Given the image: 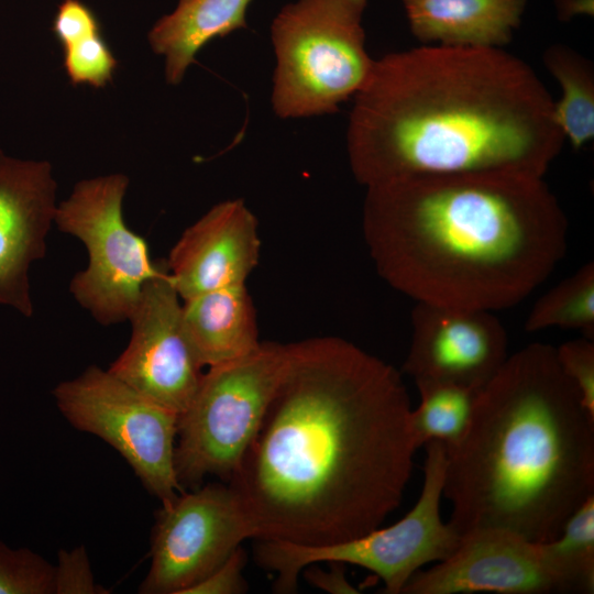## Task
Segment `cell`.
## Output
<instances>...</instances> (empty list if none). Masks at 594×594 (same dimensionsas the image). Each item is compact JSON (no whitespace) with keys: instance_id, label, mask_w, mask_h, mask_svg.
<instances>
[{"instance_id":"obj_7","label":"cell","mask_w":594,"mask_h":594,"mask_svg":"<svg viewBox=\"0 0 594 594\" xmlns=\"http://www.w3.org/2000/svg\"><path fill=\"white\" fill-rule=\"evenodd\" d=\"M424 483L415 506L400 520L361 537L323 547H306L284 541L258 540L255 554L260 565L276 574L274 588L294 593L306 566L338 562L362 566L384 583V593L402 594L409 579L425 564L448 559L462 536L440 515L447 465L446 444H425Z\"/></svg>"},{"instance_id":"obj_12","label":"cell","mask_w":594,"mask_h":594,"mask_svg":"<svg viewBox=\"0 0 594 594\" xmlns=\"http://www.w3.org/2000/svg\"><path fill=\"white\" fill-rule=\"evenodd\" d=\"M565 594L542 543L504 529L462 535L457 550L426 571H417L402 594Z\"/></svg>"},{"instance_id":"obj_3","label":"cell","mask_w":594,"mask_h":594,"mask_svg":"<svg viewBox=\"0 0 594 594\" xmlns=\"http://www.w3.org/2000/svg\"><path fill=\"white\" fill-rule=\"evenodd\" d=\"M362 226L394 289L492 312L528 297L566 251L568 221L543 177L420 175L370 186Z\"/></svg>"},{"instance_id":"obj_20","label":"cell","mask_w":594,"mask_h":594,"mask_svg":"<svg viewBox=\"0 0 594 594\" xmlns=\"http://www.w3.org/2000/svg\"><path fill=\"white\" fill-rule=\"evenodd\" d=\"M416 385L420 403L411 410V427L418 448L433 440L455 446L469 428L482 387L446 381Z\"/></svg>"},{"instance_id":"obj_11","label":"cell","mask_w":594,"mask_h":594,"mask_svg":"<svg viewBox=\"0 0 594 594\" xmlns=\"http://www.w3.org/2000/svg\"><path fill=\"white\" fill-rule=\"evenodd\" d=\"M167 264L143 287L132 311L131 338L108 371L154 403L180 415L202 376L183 323V302Z\"/></svg>"},{"instance_id":"obj_19","label":"cell","mask_w":594,"mask_h":594,"mask_svg":"<svg viewBox=\"0 0 594 594\" xmlns=\"http://www.w3.org/2000/svg\"><path fill=\"white\" fill-rule=\"evenodd\" d=\"M543 63L557 79L561 96L554 117L565 140L579 150L594 138V69L590 59L565 45H552Z\"/></svg>"},{"instance_id":"obj_17","label":"cell","mask_w":594,"mask_h":594,"mask_svg":"<svg viewBox=\"0 0 594 594\" xmlns=\"http://www.w3.org/2000/svg\"><path fill=\"white\" fill-rule=\"evenodd\" d=\"M183 323L202 367L244 356L262 342L255 308L245 284L213 289L184 300Z\"/></svg>"},{"instance_id":"obj_25","label":"cell","mask_w":594,"mask_h":594,"mask_svg":"<svg viewBox=\"0 0 594 594\" xmlns=\"http://www.w3.org/2000/svg\"><path fill=\"white\" fill-rule=\"evenodd\" d=\"M559 365L579 391L583 405L594 418V340L582 337L556 349Z\"/></svg>"},{"instance_id":"obj_14","label":"cell","mask_w":594,"mask_h":594,"mask_svg":"<svg viewBox=\"0 0 594 594\" xmlns=\"http://www.w3.org/2000/svg\"><path fill=\"white\" fill-rule=\"evenodd\" d=\"M57 183L46 161L20 160L0 150V305L34 312L30 271L46 254Z\"/></svg>"},{"instance_id":"obj_6","label":"cell","mask_w":594,"mask_h":594,"mask_svg":"<svg viewBox=\"0 0 594 594\" xmlns=\"http://www.w3.org/2000/svg\"><path fill=\"white\" fill-rule=\"evenodd\" d=\"M288 352V343L261 342L202 373L178 418L175 468L183 488H196L209 475L232 479L283 377Z\"/></svg>"},{"instance_id":"obj_26","label":"cell","mask_w":594,"mask_h":594,"mask_svg":"<svg viewBox=\"0 0 594 594\" xmlns=\"http://www.w3.org/2000/svg\"><path fill=\"white\" fill-rule=\"evenodd\" d=\"M109 591L94 576L87 550L79 546L58 552L54 565V594H103Z\"/></svg>"},{"instance_id":"obj_13","label":"cell","mask_w":594,"mask_h":594,"mask_svg":"<svg viewBox=\"0 0 594 594\" xmlns=\"http://www.w3.org/2000/svg\"><path fill=\"white\" fill-rule=\"evenodd\" d=\"M411 328L403 371L415 383L483 387L508 358L506 331L492 311L416 302Z\"/></svg>"},{"instance_id":"obj_10","label":"cell","mask_w":594,"mask_h":594,"mask_svg":"<svg viewBox=\"0 0 594 594\" xmlns=\"http://www.w3.org/2000/svg\"><path fill=\"white\" fill-rule=\"evenodd\" d=\"M151 565L142 594H185L254 539L244 506L230 484L198 486L155 514Z\"/></svg>"},{"instance_id":"obj_16","label":"cell","mask_w":594,"mask_h":594,"mask_svg":"<svg viewBox=\"0 0 594 594\" xmlns=\"http://www.w3.org/2000/svg\"><path fill=\"white\" fill-rule=\"evenodd\" d=\"M411 33L425 44L497 47L512 41L527 0H403Z\"/></svg>"},{"instance_id":"obj_27","label":"cell","mask_w":594,"mask_h":594,"mask_svg":"<svg viewBox=\"0 0 594 594\" xmlns=\"http://www.w3.org/2000/svg\"><path fill=\"white\" fill-rule=\"evenodd\" d=\"M53 32L63 47L101 33L94 11L80 0H63L53 21Z\"/></svg>"},{"instance_id":"obj_21","label":"cell","mask_w":594,"mask_h":594,"mask_svg":"<svg viewBox=\"0 0 594 594\" xmlns=\"http://www.w3.org/2000/svg\"><path fill=\"white\" fill-rule=\"evenodd\" d=\"M572 329L594 340V264L587 262L573 275L542 295L531 308L525 329Z\"/></svg>"},{"instance_id":"obj_4","label":"cell","mask_w":594,"mask_h":594,"mask_svg":"<svg viewBox=\"0 0 594 594\" xmlns=\"http://www.w3.org/2000/svg\"><path fill=\"white\" fill-rule=\"evenodd\" d=\"M446 451L443 497L461 536L493 528L546 542L594 495V418L549 344L506 359Z\"/></svg>"},{"instance_id":"obj_8","label":"cell","mask_w":594,"mask_h":594,"mask_svg":"<svg viewBox=\"0 0 594 594\" xmlns=\"http://www.w3.org/2000/svg\"><path fill=\"white\" fill-rule=\"evenodd\" d=\"M128 186L121 173L80 180L54 217V224L87 250L88 265L75 274L69 290L102 326L129 320L144 285L165 264L152 261L146 241L124 222Z\"/></svg>"},{"instance_id":"obj_15","label":"cell","mask_w":594,"mask_h":594,"mask_svg":"<svg viewBox=\"0 0 594 594\" xmlns=\"http://www.w3.org/2000/svg\"><path fill=\"white\" fill-rule=\"evenodd\" d=\"M254 213L242 199L221 201L188 227L170 250L167 270L180 299L243 285L258 263Z\"/></svg>"},{"instance_id":"obj_1","label":"cell","mask_w":594,"mask_h":594,"mask_svg":"<svg viewBox=\"0 0 594 594\" xmlns=\"http://www.w3.org/2000/svg\"><path fill=\"white\" fill-rule=\"evenodd\" d=\"M289 344L283 377L229 481L254 539L323 547L361 537L400 504L418 446L400 373L354 343Z\"/></svg>"},{"instance_id":"obj_30","label":"cell","mask_w":594,"mask_h":594,"mask_svg":"<svg viewBox=\"0 0 594 594\" xmlns=\"http://www.w3.org/2000/svg\"><path fill=\"white\" fill-rule=\"evenodd\" d=\"M557 7L562 19H570L576 14H592L593 0H559Z\"/></svg>"},{"instance_id":"obj_29","label":"cell","mask_w":594,"mask_h":594,"mask_svg":"<svg viewBox=\"0 0 594 594\" xmlns=\"http://www.w3.org/2000/svg\"><path fill=\"white\" fill-rule=\"evenodd\" d=\"M330 564L328 571L310 564L306 566L308 569L304 571V576L315 587L331 594H355L360 592L348 581L343 563L330 562Z\"/></svg>"},{"instance_id":"obj_2","label":"cell","mask_w":594,"mask_h":594,"mask_svg":"<svg viewBox=\"0 0 594 594\" xmlns=\"http://www.w3.org/2000/svg\"><path fill=\"white\" fill-rule=\"evenodd\" d=\"M553 101L532 68L502 48L391 53L354 96L350 167L365 187L420 175L543 177L565 141Z\"/></svg>"},{"instance_id":"obj_18","label":"cell","mask_w":594,"mask_h":594,"mask_svg":"<svg viewBox=\"0 0 594 594\" xmlns=\"http://www.w3.org/2000/svg\"><path fill=\"white\" fill-rule=\"evenodd\" d=\"M253 0H178L175 10L158 19L148 33L152 50L165 57V77L178 85L198 52L217 37L246 29Z\"/></svg>"},{"instance_id":"obj_5","label":"cell","mask_w":594,"mask_h":594,"mask_svg":"<svg viewBox=\"0 0 594 594\" xmlns=\"http://www.w3.org/2000/svg\"><path fill=\"white\" fill-rule=\"evenodd\" d=\"M366 6L367 0H297L280 9L271 25L277 117L337 112L363 87L375 61L365 50Z\"/></svg>"},{"instance_id":"obj_9","label":"cell","mask_w":594,"mask_h":594,"mask_svg":"<svg viewBox=\"0 0 594 594\" xmlns=\"http://www.w3.org/2000/svg\"><path fill=\"white\" fill-rule=\"evenodd\" d=\"M52 394L65 419L117 450L162 506L184 492L175 468L178 414L97 365L61 382Z\"/></svg>"},{"instance_id":"obj_28","label":"cell","mask_w":594,"mask_h":594,"mask_svg":"<svg viewBox=\"0 0 594 594\" xmlns=\"http://www.w3.org/2000/svg\"><path fill=\"white\" fill-rule=\"evenodd\" d=\"M245 552L238 548L221 565L185 594H242L248 591L243 576Z\"/></svg>"},{"instance_id":"obj_24","label":"cell","mask_w":594,"mask_h":594,"mask_svg":"<svg viewBox=\"0 0 594 594\" xmlns=\"http://www.w3.org/2000/svg\"><path fill=\"white\" fill-rule=\"evenodd\" d=\"M118 62L101 33L64 47V67L73 85L105 87Z\"/></svg>"},{"instance_id":"obj_22","label":"cell","mask_w":594,"mask_h":594,"mask_svg":"<svg viewBox=\"0 0 594 594\" xmlns=\"http://www.w3.org/2000/svg\"><path fill=\"white\" fill-rule=\"evenodd\" d=\"M541 543L568 593L594 592V495L569 517L556 538Z\"/></svg>"},{"instance_id":"obj_23","label":"cell","mask_w":594,"mask_h":594,"mask_svg":"<svg viewBox=\"0 0 594 594\" xmlns=\"http://www.w3.org/2000/svg\"><path fill=\"white\" fill-rule=\"evenodd\" d=\"M0 594H54V565L28 548L0 541Z\"/></svg>"}]
</instances>
